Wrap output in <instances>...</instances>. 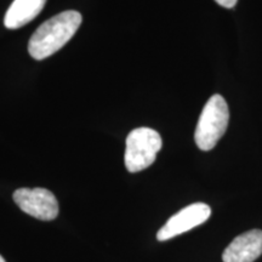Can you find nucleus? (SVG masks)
<instances>
[{
  "label": "nucleus",
  "instance_id": "obj_5",
  "mask_svg": "<svg viewBox=\"0 0 262 262\" xmlns=\"http://www.w3.org/2000/svg\"><path fill=\"white\" fill-rule=\"evenodd\" d=\"M210 206L205 203H194L186 206L166 221V224L157 233V239L159 242H165L168 239L175 238L176 235L204 224L210 217Z\"/></svg>",
  "mask_w": 262,
  "mask_h": 262
},
{
  "label": "nucleus",
  "instance_id": "obj_6",
  "mask_svg": "<svg viewBox=\"0 0 262 262\" xmlns=\"http://www.w3.org/2000/svg\"><path fill=\"white\" fill-rule=\"evenodd\" d=\"M262 255V231L251 229L235 237L222 254L224 262H254Z\"/></svg>",
  "mask_w": 262,
  "mask_h": 262
},
{
  "label": "nucleus",
  "instance_id": "obj_8",
  "mask_svg": "<svg viewBox=\"0 0 262 262\" xmlns=\"http://www.w3.org/2000/svg\"><path fill=\"white\" fill-rule=\"evenodd\" d=\"M219 5L224 6L226 9H232L234 8V5L237 4L238 0H215Z\"/></svg>",
  "mask_w": 262,
  "mask_h": 262
},
{
  "label": "nucleus",
  "instance_id": "obj_4",
  "mask_svg": "<svg viewBox=\"0 0 262 262\" xmlns=\"http://www.w3.org/2000/svg\"><path fill=\"white\" fill-rule=\"evenodd\" d=\"M14 201L26 214L41 221H52L58 215V203L54 193L45 188H18Z\"/></svg>",
  "mask_w": 262,
  "mask_h": 262
},
{
  "label": "nucleus",
  "instance_id": "obj_7",
  "mask_svg": "<svg viewBox=\"0 0 262 262\" xmlns=\"http://www.w3.org/2000/svg\"><path fill=\"white\" fill-rule=\"evenodd\" d=\"M45 3L47 0H14L5 14V27L9 29L24 27L40 14Z\"/></svg>",
  "mask_w": 262,
  "mask_h": 262
},
{
  "label": "nucleus",
  "instance_id": "obj_2",
  "mask_svg": "<svg viewBox=\"0 0 262 262\" xmlns=\"http://www.w3.org/2000/svg\"><path fill=\"white\" fill-rule=\"evenodd\" d=\"M229 111L227 102L221 95H214L203 108L196 124L194 140L199 149L208 152L214 148L225 135L228 126Z\"/></svg>",
  "mask_w": 262,
  "mask_h": 262
},
{
  "label": "nucleus",
  "instance_id": "obj_3",
  "mask_svg": "<svg viewBox=\"0 0 262 262\" xmlns=\"http://www.w3.org/2000/svg\"><path fill=\"white\" fill-rule=\"evenodd\" d=\"M163 147L162 137L150 127H137L126 137L124 162L129 172H139L156 162Z\"/></svg>",
  "mask_w": 262,
  "mask_h": 262
},
{
  "label": "nucleus",
  "instance_id": "obj_9",
  "mask_svg": "<svg viewBox=\"0 0 262 262\" xmlns=\"http://www.w3.org/2000/svg\"><path fill=\"white\" fill-rule=\"evenodd\" d=\"M0 262H6V261H5V258H4V257H3V256H2V255H0Z\"/></svg>",
  "mask_w": 262,
  "mask_h": 262
},
{
  "label": "nucleus",
  "instance_id": "obj_1",
  "mask_svg": "<svg viewBox=\"0 0 262 262\" xmlns=\"http://www.w3.org/2000/svg\"><path fill=\"white\" fill-rule=\"evenodd\" d=\"M81 21V15L74 10L63 11L48 19L29 39V55L38 61L50 57L74 37Z\"/></svg>",
  "mask_w": 262,
  "mask_h": 262
}]
</instances>
